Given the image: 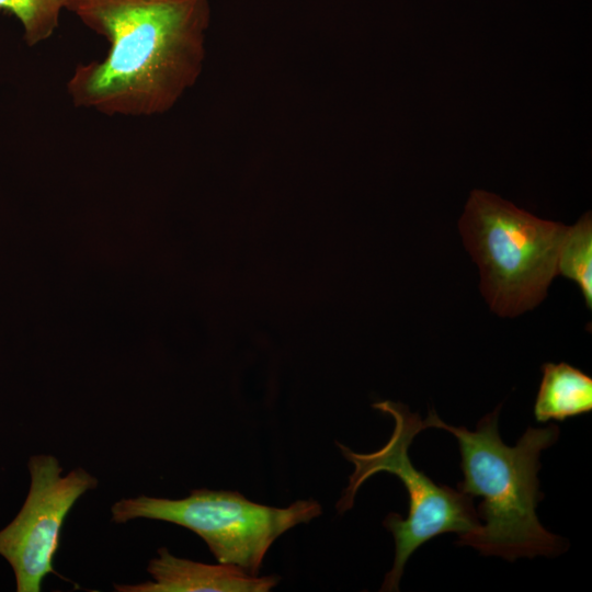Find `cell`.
Wrapping results in <instances>:
<instances>
[{"label": "cell", "mask_w": 592, "mask_h": 592, "mask_svg": "<svg viewBox=\"0 0 592 592\" xmlns=\"http://www.w3.org/2000/svg\"><path fill=\"white\" fill-rule=\"evenodd\" d=\"M66 10L109 43L102 60L77 66L67 81L77 107L163 114L201 75L208 0H68Z\"/></svg>", "instance_id": "6da1fadb"}, {"label": "cell", "mask_w": 592, "mask_h": 592, "mask_svg": "<svg viewBox=\"0 0 592 592\" xmlns=\"http://www.w3.org/2000/svg\"><path fill=\"white\" fill-rule=\"evenodd\" d=\"M499 410L500 406L485 415L474 431L445 423L434 409L423 419L425 430L439 428L456 437L464 474L457 489L482 499L477 513L483 524L456 543L509 561L555 556L566 544L538 521L536 508L544 494L537 473L540 452L557 441L559 428H528L514 446H508L499 434Z\"/></svg>", "instance_id": "7a4b0ae2"}, {"label": "cell", "mask_w": 592, "mask_h": 592, "mask_svg": "<svg viewBox=\"0 0 592 592\" xmlns=\"http://www.w3.org/2000/svg\"><path fill=\"white\" fill-rule=\"evenodd\" d=\"M464 246L480 272L491 310L515 317L536 307L558 275L568 226L538 218L502 197L471 191L459 219Z\"/></svg>", "instance_id": "3957f363"}, {"label": "cell", "mask_w": 592, "mask_h": 592, "mask_svg": "<svg viewBox=\"0 0 592 592\" xmlns=\"http://www.w3.org/2000/svg\"><path fill=\"white\" fill-rule=\"evenodd\" d=\"M373 407L392 418L391 436L382 448L368 454L355 453L337 442L342 455L354 465L337 510L339 513L350 510L358 488L377 473L392 474L402 481L409 496V512L406 519L389 513L384 520V526L395 539V560L380 589L398 591L405 565L420 546L447 532L456 533L459 538L467 536L481 524L470 496L436 485L411 463L409 447L414 436L425 430L423 419L400 402L385 400Z\"/></svg>", "instance_id": "277c9868"}, {"label": "cell", "mask_w": 592, "mask_h": 592, "mask_svg": "<svg viewBox=\"0 0 592 592\" xmlns=\"http://www.w3.org/2000/svg\"><path fill=\"white\" fill-rule=\"evenodd\" d=\"M322 513L315 500H298L273 508L248 500L237 491L193 490L184 499L139 496L122 499L111 508L112 521L135 519L170 522L197 534L219 563L232 565L258 576L273 542L294 526Z\"/></svg>", "instance_id": "5b68a950"}, {"label": "cell", "mask_w": 592, "mask_h": 592, "mask_svg": "<svg viewBox=\"0 0 592 592\" xmlns=\"http://www.w3.org/2000/svg\"><path fill=\"white\" fill-rule=\"evenodd\" d=\"M31 483L18 515L0 531V556L11 566L18 592H39L53 568L66 516L98 479L78 467L61 476L62 467L53 455H34L29 460Z\"/></svg>", "instance_id": "8992f818"}, {"label": "cell", "mask_w": 592, "mask_h": 592, "mask_svg": "<svg viewBox=\"0 0 592 592\" xmlns=\"http://www.w3.org/2000/svg\"><path fill=\"white\" fill-rule=\"evenodd\" d=\"M152 580L137 584H115L118 592H267L277 576L258 577L232 565H207L172 555L166 547L149 561Z\"/></svg>", "instance_id": "52a82bcc"}, {"label": "cell", "mask_w": 592, "mask_h": 592, "mask_svg": "<svg viewBox=\"0 0 592 592\" xmlns=\"http://www.w3.org/2000/svg\"><path fill=\"white\" fill-rule=\"evenodd\" d=\"M534 405L538 422L565 421L592 410V378L567 363H545Z\"/></svg>", "instance_id": "ba28073f"}, {"label": "cell", "mask_w": 592, "mask_h": 592, "mask_svg": "<svg viewBox=\"0 0 592 592\" xmlns=\"http://www.w3.org/2000/svg\"><path fill=\"white\" fill-rule=\"evenodd\" d=\"M557 273L576 282L587 307H592V217L585 213L572 226H568L561 242Z\"/></svg>", "instance_id": "9c48e42d"}, {"label": "cell", "mask_w": 592, "mask_h": 592, "mask_svg": "<svg viewBox=\"0 0 592 592\" xmlns=\"http://www.w3.org/2000/svg\"><path fill=\"white\" fill-rule=\"evenodd\" d=\"M68 0H0V10L18 18L29 46L48 39L59 25Z\"/></svg>", "instance_id": "30bf717a"}]
</instances>
